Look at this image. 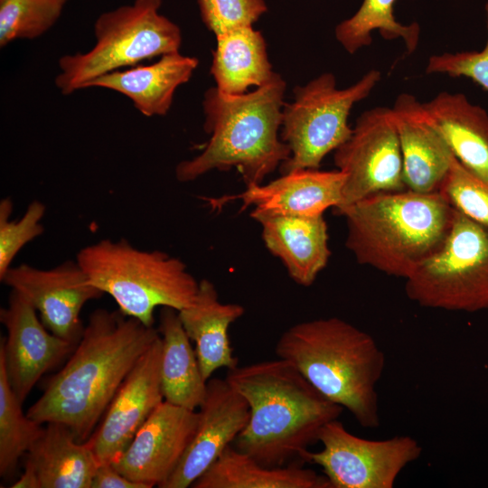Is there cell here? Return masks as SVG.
Returning <instances> with one entry per match:
<instances>
[{
	"instance_id": "cell-1",
	"label": "cell",
	"mask_w": 488,
	"mask_h": 488,
	"mask_svg": "<svg viewBox=\"0 0 488 488\" xmlns=\"http://www.w3.org/2000/svg\"><path fill=\"white\" fill-rule=\"evenodd\" d=\"M159 331L120 310H94L67 362L28 408L32 419L68 427L86 442L138 359Z\"/></svg>"
},
{
	"instance_id": "cell-2",
	"label": "cell",
	"mask_w": 488,
	"mask_h": 488,
	"mask_svg": "<svg viewBox=\"0 0 488 488\" xmlns=\"http://www.w3.org/2000/svg\"><path fill=\"white\" fill-rule=\"evenodd\" d=\"M226 380L249 408V421L234 446L267 466L302 460L323 427L343 410L282 358L237 366L228 370Z\"/></svg>"
},
{
	"instance_id": "cell-3",
	"label": "cell",
	"mask_w": 488,
	"mask_h": 488,
	"mask_svg": "<svg viewBox=\"0 0 488 488\" xmlns=\"http://www.w3.org/2000/svg\"><path fill=\"white\" fill-rule=\"evenodd\" d=\"M286 87L275 72L267 83L244 94H226L216 87L207 89L203 127L210 139L200 155L176 165V179L187 183L213 169L234 167L246 186L261 184L291 155L278 136Z\"/></svg>"
},
{
	"instance_id": "cell-4",
	"label": "cell",
	"mask_w": 488,
	"mask_h": 488,
	"mask_svg": "<svg viewBox=\"0 0 488 488\" xmlns=\"http://www.w3.org/2000/svg\"><path fill=\"white\" fill-rule=\"evenodd\" d=\"M275 351L361 427L380 426L376 385L385 356L369 333L338 317L319 318L290 326Z\"/></svg>"
},
{
	"instance_id": "cell-5",
	"label": "cell",
	"mask_w": 488,
	"mask_h": 488,
	"mask_svg": "<svg viewBox=\"0 0 488 488\" xmlns=\"http://www.w3.org/2000/svg\"><path fill=\"white\" fill-rule=\"evenodd\" d=\"M358 263L405 279L446 240L455 209L439 192H379L335 211Z\"/></svg>"
},
{
	"instance_id": "cell-6",
	"label": "cell",
	"mask_w": 488,
	"mask_h": 488,
	"mask_svg": "<svg viewBox=\"0 0 488 488\" xmlns=\"http://www.w3.org/2000/svg\"><path fill=\"white\" fill-rule=\"evenodd\" d=\"M76 261L89 283L109 295L118 310L147 326H154L156 307L187 308L199 288L180 258L137 249L125 239H104L85 246Z\"/></svg>"
},
{
	"instance_id": "cell-7",
	"label": "cell",
	"mask_w": 488,
	"mask_h": 488,
	"mask_svg": "<svg viewBox=\"0 0 488 488\" xmlns=\"http://www.w3.org/2000/svg\"><path fill=\"white\" fill-rule=\"evenodd\" d=\"M161 5L162 0H135L101 14L94 23L93 47L59 60L54 82L61 93L70 95L103 75L179 52L181 30L159 14Z\"/></svg>"
},
{
	"instance_id": "cell-8",
	"label": "cell",
	"mask_w": 488,
	"mask_h": 488,
	"mask_svg": "<svg viewBox=\"0 0 488 488\" xmlns=\"http://www.w3.org/2000/svg\"><path fill=\"white\" fill-rule=\"evenodd\" d=\"M381 79L372 69L345 89L336 87L333 73H323L294 89V99L282 111L281 139L290 157L280 165L282 174L318 169L323 159L352 135L348 117L353 105L367 98Z\"/></svg>"
},
{
	"instance_id": "cell-9",
	"label": "cell",
	"mask_w": 488,
	"mask_h": 488,
	"mask_svg": "<svg viewBox=\"0 0 488 488\" xmlns=\"http://www.w3.org/2000/svg\"><path fill=\"white\" fill-rule=\"evenodd\" d=\"M405 290L424 307L488 309V228L455 210L443 245L406 278Z\"/></svg>"
},
{
	"instance_id": "cell-10",
	"label": "cell",
	"mask_w": 488,
	"mask_h": 488,
	"mask_svg": "<svg viewBox=\"0 0 488 488\" xmlns=\"http://www.w3.org/2000/svg\"><path fill=\"white\" fill-rule=\"evenodd\" d=\"M322 449L307 450L302 461L319 465L332 488H392L400 472L416 461L422 446L409 436L370 440L333 419L320 431Z\"/></svg>"
},
{
	"instance_id": "cell-11",
	"label": "cell",
	"mask_w": 488,
	"mask_h": 488,
	"mask_svg": "<svg viewBox=\"0 0 488 488\" xmlns=\"http://www.w3.org/2000/svg\"><path fill=\"white\" fill-rule=\"evenodd\" d=\"M333 160L345 174L342 201L335 211L375 193L407 190L391 108L364 111L351 136L334 151Z\"/></svg>"
},
{
	"instance_id": "cell-12",
	"label": "cell",
	"mask_w": 488,
	"mask_h": 488,
	"mask_svg": "<svg viewBox=\"0 0 488 488\" xmlns=\"http://www.w3.org/2000/svg\"><path fill=\"white\" fill-rule=\"evenodd\" d=\"M0 280L33 305L49 331L74 344L84 329L83 306L104 295L89 283L76 259L51 269L28 264L11 267Z\"/></svg>"
},
{
	"instance_id": "cell-13",
	"label": "cell",
	"mask_w": 488,
	"mask_h": 488,
	"mask_svg": "<svg viewBox=\"0 0 488 488\" xmlns=\"http://www.w3.org/2000/svg\"><path fill=\"white\" fill-rule=\"evenodd\" d=\"M6 338L0 344L9 384L23 403L39 380L70 355L76 344L49 331L33 305L11 289L8 304L0 310Z\"/></svg>"
},
{
	"instance_id": "cell-14",
	"label": "cell",
	"mask_w": 488,
	"mask_h": 488,
	"mask_svg": "<svg viewBox=\"0 0 488 488\" xmlns=\"http://www.w3.org/2000/svg\"><path fill=\"white\" fill-rule=\"evenodd\" d=\"M161 336L138 359L86 441L99 464H112L151 413L164 400L161 386Z\"/></svg>"
},
{
	"instance_id": "cell-15",
	"label": "cell",
	"mask_w": 488,
	"mask_h": 488,
	"mask_svg": "<svg viewBox=\"0 0 488 488\" xmlns=\"http://www.w3.org/2000/svg\"><path fill=\"white\" fill-rule=\"evenodd\" d=\"M199 411L164 400L112 465L146 488H162L179 465L195 433Z\"/></svg>"
},
{
	"instance_id": "cell-16",
	"label": "cell",
	"mask_w": 488,
	"mask_h": 488,
	"mask_svg": "<svg viewBox=\"0 0 488 488\" xmlns=\"http://www.w3.org/2000/svg\"><path fill=\"white\" fill-rule=\"evenodd\" d=\"M193 437L179 465L162 488L192 485L245 428L249 408L245 398L225 379L211 378Z\"/></svg>"
},
{
	"instance_id": "cell-17",
	"label": "cell",
	"mask_w": 488,
	"mask_h": 488,
	"mask_svg": "<svg viewBox=\"0 0 488 488\" xmlns=\"http://www.w3.org/2000/svg\"><path fill=\"white\" fill-rule=\"evenodd\" d=\"M345 174L340 170L298 169L266 184L247 186L246 190L217 199H208L215 210L232 201L241 202V211L253 206L250 217L314 216L342 201Z\"/></svg>"
},
{
	"instance_id": "cell-18",
	"label": "cell",
	"mask_w": 488,
	"mask_h": 488,
	"mask_svg": "<svg viewBox=\"0 0 488 488\" xmlns=\"http://www.w3.org/2000/svg\"><path fill=\"white\" fill-rule=\"evenodd\" d=\"M399 140L407 190L438 192L455 156L424 103L399 94L391 108Z\"/></svg>"
},
{
	"instance_id": "cell-19",
	"label": "cell",
	"mask_w": 488,
	"mask_h": 488,
	"mask_svg": "<svg viewBox=\"0 0 488 488\" xmlns=\"http://www.w3.org/2000/svg\"><path fill=\"white\" fill-rule=\"evenodd\" d=\"M262 227L265 246L286 267L298 285L311 286L331 255L324 214L266 216L256 220Z\"/></svg>"
},
{
	"instance_id": "cell-20",
	"label": "cell",
	"mask_w": 488,
	"mask_h": 488,
	"mask_svg": "<svg viewBox=\"0 0 488 488\" xmlns=\"http://www.w3.org/2000/svg\"><path fill=\"white\" fill-rule=\"evenodd\" d=\"M198 64L197 58L174 52L160 56L151 64H137L103 75L90 82L88 89L121 93L145 117L164 116L175 90L189 81Z\"/></svg>"
},
{
	"instance_id": "cell-21",
	"label": "cell",
	"mask_w": 488,
	"mask_h": 488,
	"mask_svg": "<svg viewBox=\"0 0 488 488\" xmlns=\"http://www.w3.org/2000/svg\"><path fill=\"white\" fill-rule=\"evenodd\" d=\"M244 313L245 308L239 304L220 302L215 286L208 279L199 281L193 304L178 311L187 335L195 344L206 381L219 369L231 370L239 366L230 345L229 328Z\"/></svg>"
},
{
	"instance_id": "cell-22",
	"label": "cell",
	"mask_w": 488,
	"mask_h": 488,
	"mask_svg": "<svg viewBox=\"0 0 488 488\" xmlns=\"http://www.w3.org/2000/svg\"><path fill=\"white\" fill-rule=\"evenodd\" d=\"M455 158L488 182V113L463 93L441 91L424 103Z\"/></svg>"
},
{
	"instance_id": "cell-23",
	"label": "cell",
	"mask_w": 488,
	"mask_h": 488,
	"mask_svg": "<svg viewBox=\"0 0 488 488\" xmlns=\"http://www.w3.org/2000/svg\"><path fill=\"white\" fill-rule=\"evenodd\" d=\"M26 454L40 488H91L99 462L86 442L60 423H47Z\"/></svg>"
},
{
	"instance_id": "cell-24",
	"label": "cell",
	"mask_w": 488,
	"mask_h": 488,
	"mask_svg": "<svg viewBox=\"0 0 488 488\" xmlns=\"http://www.w3.org/2000/svg\"><path fill=\"white\" fill-rule=\"evenodd\" d=\"M158 331L162 343L161 386L164 399L196 410L204 400L207 381L177 310L162 307Z\"/></svg>"
},
{
	"instance_id": "cell-25",
	"label": "cell",
	"mask_w": 488,
	"mask_h": 488,
	"mask_svg": "<svg viewBox=\"0 0 488 488\" xmlns=\"http://www.w3.org/2000/svg\"><path fill=\"white\" fill-rule=\"evenodd\" d=\"M215 36L217 46L211 73L219 90L240 95L273 78L275 72L267 57L266 41L252 25L233 28Z\"/></svg>"
},
{
	"instance_id": "cell-26",
	"label": "cell",
	"mask_w": 488,
	"mask_h": 488,
	"mask_svg": "<svg viewBox=\"0 0 488 488\" xmlns=\"http://www.w3.org/2000/svg\"><path fill=\"white\" fill-rule=\"evenodd\" d=\"M192 488H332L324 475L297 465L267 466L229 446Z\"/></svg>"
},
{
	"instance_id": "cell-27",
	"label": "cell",
	"mask_w": 488,
	"mask_h": 488,
	"mask_svg": "<svg viewBox=\"0 0 488 488\" xmlns=\"http://www.w3.org/2000/svg\"><path fill=\"white\" fill-rule=\"evenodd\" d=\"M397 0H363L359 10L335 28V37L343 49L354 54L372 42L371 33L377 30L385 40L400 38L408 53L418 47L420 27L417 23L402 24L394 15Z\"/></svg>"
},
{
	"instance_id": "cell-28",
	"label": "cell",
	"mask_w": 488,
	"mask_h": 488,
	"mask_svg": "<svg viewBox=\"0 0 488 488\" xmlns=\"http://www.w3.org/2000/svg\"><path fill=\"white\" fill-rule=\"evenodd\" d=\"M23 403L12 389L0 357V475L12 476L22 456L43 431V425L23 412Z\"/></svg>"
},
{
	"instance_id": "cell-29",
	"label": "cell",
	"mask_w": 488,
	"mask_h": 488,
	"mask_svg": "<svg viewBox=\"0 0 488 488\" xmlns=\"http://www.w3.org/2000/svg\"><path fill=\"white\" fill-rule=\"evenodd\" d=\"M68 0H0V47L33 40L49 31Z\"/></svg>"
},
{
	"instance_id": "cell-30",
	"label": "cell",
	"mask_w": 488,
	"mask_h": 488,
	"mask_svg": "<svg viewBox=\"0 0 488 488\" xmlns=\"http://www.w3.org/2000/svg\"><path fill=\"white\" fill-rule=\"evenodd\" d=\"M438 192L455 211L488 228V182L466 169L455 156Z\"/></svg>"
},
{
	"instance_id": "cell-31",
	"label": "cell",
	"mask_w": 488,
	"mask_h": 488,
	"mask_svg": "<svg viewBox=\"0 0 488 488\" xmlns=\"http://www.w3.org/2000/svg\"><path fill=\"white\" fill-rule=\"evenodd\" d=\"M13 202L5 198L0 202V279L12 267L18 252L30 241L41 236L44 228L42 220L46 207L40 201H33L18 220H10Z\"/></svg>"
},
{
	"instance_id": "cell-32",
	"label": "cell",
	"mask_w": 488,
	"mask_h": 488,
	"mask_svg": "<svg viewBox=\"0 0 488 488\" xmlns=\"http://www.w3.org/2000/svg\"><path fill=\"white\" fill-rule=\"evenodd\" d=\"M202 22L215 35L252 25L267 11L264 0H198Z\"/></svg>"
},
{
	"instance_id": "cell-33",
	"label": "cell",
	"mask_w": 488,
	"mask_h": 488,
	"mask_svg": "<svg viewBox=\"0 0 488 488\" xmlns=\"http://www.w3.org/2000/svg\"><path fill=\"white\" fill-rule=\"evenodd\" d=\"M488 32V2L485 5ZM427 74H445L449 77L469 78L488 90V37L482 51L443 52L429 57Z\"/></svg>"
},
{
	"instance_id": "cell-34",
	"label": "cell",
	"mask_w": 488,
	"mask_h": 488,
	"mask_svg": "<svg viewBox=\"0 0 488 488\" xmlns=\"http://www.w3.org/2000/svg\"><path fill=\"white\" fill-rule=\"evenodd\" d=\"M91 488H146L140 483L134 482L120 472L112 464H99L94 474Z\"/></svg>"
},
{
	"instance_id": "cell-35",
	"label": "cell",
	"mask_w": 488,
	"mask_h": 488,
	"mask_svg": "<svg viewBox=\"0 0 488 488\" xmlns=\"http://www.w3.org/2000/svg\"><path fill=\"white\" fill-rule=\"evenodd\" d=\"M12 488H40L37 474L33 466L25 461L24 470L20 478L14 482Z\"/></svg>"
}]
</instances>
